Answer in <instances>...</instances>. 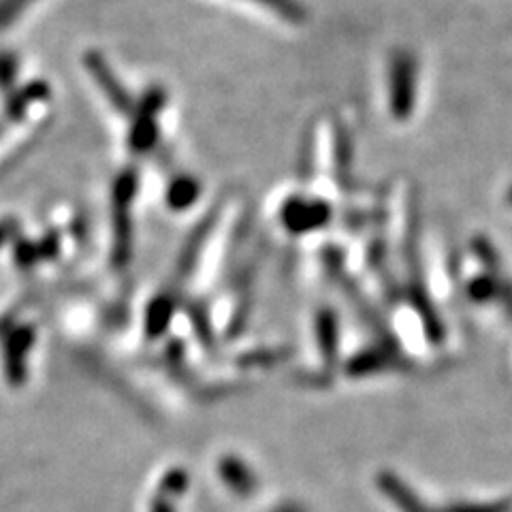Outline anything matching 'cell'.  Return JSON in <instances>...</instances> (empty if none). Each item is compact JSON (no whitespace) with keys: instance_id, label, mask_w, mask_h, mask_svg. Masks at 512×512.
<instances>
[{"instance_id":"7a4b0ae2","label":"cell","mask_w":512,"mask_h":512,"mask_svg":"<svg viewBox=\"0 0 512 512\" xmlns=\"http://www.w3.org/2000/svg\"><path fill=\"white\" fill-rule=\"evenodd\" d=\"M261 3H267L271 7H276L282 15H286L288 20L295 18V7H293L291 0H261Z\"/></svg>"},{"instance_id":"6da1fadb","label":"cell","mask_w":512,"mask_h":512,"mask_svg":"<svg viewBox=\"0 0 512 512\" xmlns=\"http://www.w3.org/2000/svg\"><path fill=\"white\" fill-rule=\"evenodd\" d=\"M197 195V184L192 180H180L175 182L171 192H169V199L175 203V205H186L192 201V197Z\"/></svg>"}]
</instances>
